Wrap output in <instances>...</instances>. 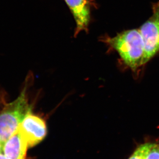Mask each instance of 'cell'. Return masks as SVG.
I'll return each instance as SVG.
<instances>
[{"label": "cell", "mask_w": 159, "mask_h": 159, "mask_svg": "<svg viewBox=\"0 0 159 159\" xmlns=\"http://www.w3.org/2000/svg\"><path fill=\"white\" fill-rule=\"evenodd\" d=\"M29 148L27 142L18 131L3 143L2 152L10 159H26Z\"/></svg>", "instance_id": "6"}, {"label": "cell", "mask_w": 159, "mask_h": 159, "mask_svg": "<svg viewBox=\"0 0 159 159\" xmlns=\"http://www.w3.org/2000/svg\"><path fill=\"white\" fill-rule=\"evenodd\" d=\"M2 147H3V144L0 142V153L2 152Z\"/></svg>", "instance_id": "11"}, {"label": "cell", "mask_w": 159, "mask_h": 159, "mask_svg": "<svg viewBox=\"0 0 159 159\" xmlns=\"http://www.w3.org/2000/svg\"><path fill=\"white\" fill-rule=\"evenodd\" d=\"M65 1L76 23L74 37L78 36L80 32H88L91 21L90 0H65Z\"/></svg>", "instance_id": "5"}, {"label": "cell", "mask_w": 159, "mask_h": 159, "mask_svg": "<svg viewBox=\"0 0 159 159\" xmlns=\"http://www.w3.org/2000/svg\"><path fill=\"white\" fill-rule=\"evenodd\" d=\"M144 159H159V141L152 143Z\"/></svg>", "instance_id": "8"}, {"label": "cell", "mask_w": 159, "mask_h": 159, "mask_svg": "<svg viewBox=\"0 0 159 159\" xmlns=\"http://www.w3.org/2000/svg\"><path fill=\"white\" fill-rule=\"evenodd\" d=\"M102 41L117 51L124 63L132 70L141 66L144 44L139 30L125 31L113 37L106 35Z\"/></svg>", "instance_id": "2"}, {"label": "cell", "mask_w": 159, "mask_h": 159, "mask_svg": "<svg viewBox=\"0 0 159 159\" xmlns=\"http://www.w3.org/2000/svg\"><path fill=\"white\" fill-rule=\"evenodd\" d=\"M0 159H10L2 152L0 153Z\"/></svg>", "instance_id": "10"}, {"label": "cell", "mask_w": 159, "mask_h": 159, "mask_svg": "<svg viewBox=\"0 0 159 159\" xmlns=\"http://www.w3.org/2000/svg\"><path fill=\"white\" fill-rule=\"evenodd\" d=\"M33 81V74L30 72L18 97L12 102H6L0 111V142L2 144L18 131L26 114L32 108L29 104L28 91Z\"/></svg>", "instance_id": "1"}, {"label": "cell", "mask_w": 159, "mask_h": 159, "mask_svg": "<svg viewBox=\"0 0 159 159\" xmlns=\"http://www.w3.org/2000/svg\"><path fill=\"white\" fill-rule=\"evenodd\" d=\"M152 15L139 29L144 54L141 66L148 62L159 51V1L152 5Z\"/></svg>", "instance_id": "3"}, {"label": "cell", "mask_w": 159, "mask_h": 159, "mask_svg": "<svg viewBox=\"0 0 159 159\" xmlns=\"http://www.w3.org/2000/svg\"><path fill=\"white\" fill-rule=\"evenodd\" d=\"M152 143L147 142L139 146L128 159H144L146 153L150 147Z\"/></svg>", "instance_id": "7"}, {"label": "cell", "mask_w": 159, "mask_h": 159, "mask_svg": "<svg viewBox=\"0 0 159 159\" xmlns=\"http://www.w3.org/2000/svg\"><path fill=\"white\" fill-rule=\"evenodd\" d=\"M29 148L34 147L44 140L47 134V124L43 119L32 112L30 108L18 129Z\"/></svg>", "instance_id": "4"}, {"label": "cell", "mask_w": 159, "mask_h": 159, "mask_svg": "<svg viewBox=\"0 0 159 159\" xmlns=\"http://www.w3.org/2000/svg\"><path fill=\"white\" fill-rule=\"evenodd\" d=\"M6 96L4 91L0 90V105H4L6 103Z\"/></svg>", "instance_id": "9"}]
</instances>
